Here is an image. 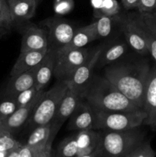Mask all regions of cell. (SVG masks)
Masks as SVG:
<instances>
[{"instance_id":"6da1fadb","label":"cell","mask_w":156,"mask_h":157,"mask_svg":"<svg viewBox=\"0 0 156 157\" xmlns=\"http://www.w3.org/2000/svg\"><path fill=\"white\" fill-rule=\"evenodd\" d=\"M151 67L146 61L107 67L104 77L137 107L144 110L147 83Z\"/></svg>"},{"instance_id":"7a4b0ae2","label":"cell","mask_w":156,"mask_h":157,"mask_svg":"<svg viewBox=\"0 0 156 157\" xmlns=\"http://www.w3.org/2000/svg\"><path fill=\"white\" fill-rule=\"evenodd\" d=\"M83 99L94 110L111 111L143 110L136 107L105 77L93 76L83 93Z\"/></svg>"},{"instance_id":"3957f363","label":"cell","mask_w":156,"mask_h":157,"mask_svg":"<svg viewBox=\"0 0 156 157\" xmlns=\"http://www.w3.org/2000/svg\"><path fill=\"white\" fill-rule=\"evenodd\" d=\"M99 133L96 150L99 157H122L145 139V132L139 127L121 131L99 130Z\"/></svg>"},{"instance_id":"277c9868","label":"cell","mask_w":156,"mask_h":157,"mask_svg":"<svg viewBox=\"0 0 156 157\" xmlns=\"http://www.w3.org/2000/svg\"><path fill=\"white\" fill-rule=\"evenodd\" d=\"M95 121L93 129L96 130H131L143 124L146 114L144 110L136 111H111L94 110Z\"/></svg>"},{"instance_id":"5b68a950","label":"cell","mask_w":156,"mask_h":157,"mask_svg":"<svg viewBox=\"0 0 156 157\" xmlns=\"http://www.w3.org/2000/svg\"><path fill=\"white\" fill-rule=\"evenodd\" d=\"M67 90L68 86L66 81H58L51 88L44 91L27 122L28 125L33 130L38 126L51 122Z\"/></svg>"},{"instance_id":"8992f818","label":"cell","mask_w":156,"mask_h":157,"mask_svg":"<svg viewBox=\"0 0 156 157\" xmlns=\"http://www.w3.org/2000/svg\"><path fill=\"white\" fill-rule=\"evenodd\" d=\"M41 23L47 28V51L54 53L70 42L76 30L64 18H50Z\"/></svg>"},{"instance_id":"52a82bcc","label":"cell","mask_w":156,"mask_h":157,"mask_svg":"<svg viewBox=\"0 0 156 157\" xmlns=\"http://www.w3.org/2000/svg\"><path fill=\"white\" fill-rule=\"evenodd\" d=\"M90 52L88 49L83 48L56 55L54 70V78L59 81H68L75 71L87 61Z\"/></svg>"},{"instance_id":"ba28073f","label":"cell","mask_w":156,"mask_h":157,"mask_svg":"<svg viewBox=\"0 0 156 157\" xmlns=\"http://www.w3.org/2000/svg\"><path fill=\"white\" fill-rule=\"evenodd\" d=\"M103 47H98L90 52L87 61L83 63L72 75L70 79L66 81L68 88L83 95L84 90L93 76V70L99 61Z\"/></svg>"},{"instance_id":"9c48e42d","label":"cell","mask_w":156,"mask_h":157,"mask_svg":"<svg viewBox=\"0 0 156 157\" xmlns=\"http://www.w3.org/2000/svg\"><path fill=\"white\" fill-rule=\"evenodd\" d=\"M82 100V94L68 88L63 99L61 100V104L55 113L53 120L50 122L51 127H50V136L49 144H52L54 138L59 131L61 127H62L64 123L67 119H69L76 106Z\"/></svg>"},{"instance_id":"30bf717a","label":"cell","mask_w":156,"mask_h":157,"mask_svg":"<svg viewBox=\"0 0 156 157\" xmlns=\"http://www.w3.org/2000/svg\"><path fill=\"white\" fill-rule=\"evenodd\" d=\"M121 20V29L123 32L127 44L135 52L140 55L149 54L142 29L135 18L133 13L124 16Z\"/></svg>"},{"instance_id":"8fae6325","label":"cell","mask_w":156,"mask_h":157,"mask_svg":"<svg viewBox=\"0 0 156 157\" xmlns=\"http://www.w3.org/2000/svg\"><path fill=\"white\" fill-rule=\"evenodd\" d=\"M95 121L94 110L84 99L78 104L69 117L68 130H85L93 129Z\"/></svg>"},{"instance_id":"7c38bea8","label":"cell","mask_w":156,"mask_h":157,"mask_svg":"<svg viewBox=\"0 0 156 157\" xmlns=\"http://www.w3.org/2000/svg\"><path fill=\"white\" fill-rule=\"evenodd\" d=\"M144 111L146 118L143 124L156 130V65L150 71L145 91Z\"/></svg>"},{"instance_id":"4fadbf2b","label":"cell","mask_w":156,"mask_h":157,"mask_svg":"<svg viewBox=\"0 0 156 157\" xmlns=\"http://www.w3.org/2000/svg\"><path fill=\"white\" fill-rule=\"evenodd\" d=\"M47 50V31L37 26H30L22 35L20 52Z\"/></svg>"},{"instance_id":"5bb4252c","label":"cell","mask_w":156,"mask_h":157,"mask_svg":"<svg viewBox=\"0 0 156 157\" xmlns=\"http://www.w3.org/2000/svg\"><path fill=\"white\" fill-rule=\"evenodd\" d=\"M44 92V90H43L32 103L24 107H18L12 115L2 121L6 131L13 134L14 132L21 128L24 124H27L37 103L41 99Z\"/></svg>"},{"instance_id":"9a60e30c","label":"cell","mask_w":156,"mask_h":157,"mask_svg":"<svg viewBox=\"0 0 156 157\" xmlns=\"http://www.w3.org/2000/svg\"><path fill=\"white\" fill-rule=\"evenodd\" d=\"M56 53L47 51L41 62L34 67L35 80V87L38 90H44V87L50 82L54 76Z\"/></svg>"},{"instance_id":"2e32d148","label":"cell","mask_w":156,"mask_h":157,"mask_svg":"<svg viewBox=\"0 0 156 157\" xmlns=\"http://www.w3.org/2000/svg\"><path fill=\"white\" fill-rule=\"evenodd\" d=\"M96 39L97 38L95 35L93 24L90 23L87 25L76 29L70 42L66 44L64 48L60 49L56 53V55H61L72 50L83 48L87 44Z\"/></svg>"},{"instance_id":"e0dca14e","label":"cell","mask_w":156,"mask_h":157,"mask_svg":"<svg viewBox=\"0 0 156 157\" xmlns=\"http://www.w3.org/2000/svg\"><path fill=\"white\" fill-rule=\"evenodd\" d=\"M47 52V50L20 52L19 56L11 70L10 76L19 75L36 67L44 58Z\"/></svg>"},{"instance_id":"ac0fdd59","label":"cell","mask_w":156,"mask_h":157,"mask_svg":"<svg viewBox=\"0 0 156 157\" xmlns=\"http://www.w3.org/2000/svg\"><path fill=\"white\" fill-rule=\"evenodd\" d=\"M35 84L34 68L12 76L6 86L7 98H15L18 94L34 87Z\"/></svg>"},{"instance_id":"d6986e66","label":"cell","mask_w":156,"mask_h":157,"mask_svg":"<svg viewBox=\"0 0 156 157\" xmlns=\"http://www.w3.org/2000/svg\"><path fill=\"white\" fill-rule=\"evenodd\" d=\"M38 0H18L8 2L13 21L32 18L36 12Z\"/></svg>"},{"instance_id":"ffe728a7","label":"cell","mask_w":156,"mask_h":157,"mask_svg":"<svg viewBox=\"0 0 156 157\" xmlns=\"http://www.w3.org/2000/svg\"><path fill=\"white\" fill-rule=\"evenodd\" d=\"M50 127L51 123L40 125L33 129L31 134L29 135L25 145L37 151H43L49 144L50 136Z\"/></svg>"},{"instance_id":"44dd1931","label":"cell","mask_w":156,"mask_h":157,"mask_svg":"<svg viewBox=\"0 0 156 157\" xmlns=\"http://www.w3.org/2000/svg\"><path fill=\"white\" fill-rule=\"evenodd\" d=\"M75 136L79 149L77 157L96 150L99 143V131H96L94 129L80 130Z\"/></svg>"},{"instance_id":"7402d4cb","label":"cell","mask_w":156,"mask_h":157,"mask_svg":"<svg viewBox=\"0 0 156 157\" xmlns=\"http://www.w3.org/2000/svg\"><path fill=\"white\" fill-rule=\"evenodd\" d=\"M96 18L103 15L116 16L120 12L117 0H90Z\"/></svg>"},{"instance_id":"603a6c76","label":"cell","mask_w":156,"mask_h":157,"mask_svg":"<svg viewBox=\"0 0 156 157\" xmlns=\"http://www.w3.org/2000/svg\"><path fill=\"white\" fill-rule=\"evenodd\" d=\"M127 45L125 43H117L109 48L105 52L101 54L99 61V65L105 66L114 62L125 53Z\"/></svg>"},{"instance_id":"cb8c5ba5","label":"cell","mask_w":156,"mask_h":157,"mask_svg":"<svg viewBox=\"0 0 156 157\" xmlns=\"http://www.w3.org/2000/svg\"><path fill=\"white\" fill-rule=\"evenodd\" d=\"M117 15L116 16L103 15V16L97 18L96 21L93 22L95 35H96L97 39L101 38H106L110 35L112 31V28H113V20L117 18Z\"/></svg>"},{"instance_id":"d4e9b609","label":"cell","mask_w":156,"mask_h":157,"mask_svg":"<svg viewBox=\"0 0 156 157\" xmlns=\"http://www.w3.org/2000/svg\"><path fill=\"white\" fill-rule=\"evenodd\" d=\"M58 152L61 157H77L79 149L76 136L73 135L64 139L59 144Z\"/></svg>"},{"instance_id":"484cf974","label":"cell","mask_w":156,"mask_h":157,"mask_svg":"<svg viewBox=\"0 0 156 157\" xmlns=\"http://www.w3.org/2000/svg\"><path fill=\"white\" fill-rule=\"evenodd\" d=\"M156 152L153 150L150 140H144L128 153L122 157H155Z\"/></svg>"},{"instance_id":"4316f807","label":"cell","mask_w":156,"mask_h":157,"mask_svg":"<svg viewBox=\"0 0 156 157\" xmlns=\"http://www.w3.org/2000/svg\"><path fill=\"white\" fill-rule=\"evenodd\" d=\"M133 15H134L135 18L136 19L137 22L140 25L141 29H142L144 38H145V41H146L147 46H148V53H149V55L152 57L154 61L156 62V37L141 22L140 20L138 18L136 13H133Z\"/></svg>"},{"instance_id":"83f0119b","label":"cell","mask_w":156,"mask_h":157,"mask_svg":"<svg viewBox=\"0 0 156 157\" xmlns=\"http://www.w3.org/2000/svg\"><path fill=\"white\" fill-rule=\"evenodd\" d=\"M43 90H38L35 87V86H34V87H31V88L28 89V90H24V91L18 94L14 98L16 101L18 107H24V106L32 103Z\"/></svg>"},{"instance_id":"f1b7e54d","label":"cell","mask_w":156,"mask_h":157,"mask_svg":"<svg viewBox=\"0 0 156 157\" xmlns=\"http://www.w3.org/2000/svg\"><path fill=\"white\" fill-rule=\"evenodd\" d=\"M22 144L15 139L9 132H4L0 135V152L9 153L15 149L18 148Z\"/></svg>"},{"instance_id":"f546056e","label":"cell","mask_w":156,"mask_h":157,"mask_svg":"<svg viewBox=\"0 0 156 157\" xmlns=\"http://www.w3.org/2000/svg\"><path fill=\"white\" fill-rule=\"evenodd\" d=\"M18 108V105L15 98H7V99L0 103V120H6Z\"/></svg>"},{"instance_id":"4dcf8cb0","label":"cell","mask_w":156,"mask_h":157,"mask_svg":"<svg viewBox=\"0 0 156 157\" xmlns=\"http://www.w3.org/2000/svg\"><path fill=\"white\" fill-rule=\"evenodd\" d=\"M73 0H54V11L58 15H64L70 13L73 9Z\"/></svg>"},{"instance_id":"1f68e13d","label":"cell","mask_w":156,"mask_h":157,"mask_svg":"<svg viewBox=\"0 0 156 157\" xmlns=\"http://www.w3.org/2000/svg\"><path fill=\"white\" fill-rule=\"evenodd\" d=\"M141 22L156 37V13H136Z\"/></svg>"},{"instance_id":"d6a6232c","label":"cell","mask_w":156,"mask_h":157,"mask_svg":"<svg viewBox=\"0 0 156 157\" xmlns=\"http://www.w3.org/2000/svg\"><path fill=\"white\" fill-rule=\"evenodd\" d=\"M0 19L10 27L14 22L11 15L9 3L6 0H0Z\"/></svg>"},{"instance_id":"836d02e7","label":"cell","mask_w":156,"mask_h":157,"mask_svg":"<svg viewBox=\"0 0 156 157\" xmlns=\"http://www.w3.org/2000/svg\"><path fill=\"white\" fill-rule=\"evenodd\" d=\"M137 10L140 13H154L156 12V0H139Z\"/></svg>"},{"instance_id":"e575fe53","label":"cell","mask_w":156,"mask_h":157,"mask_svg":"<svg viewBox=\"0 0 156 157\" xmlns=\"http://www.w3.org/2000/svg\"><path fill=\"white\" fill-rule=\"evenodd\" d=\"M43 151H37L24 144L19 147V157H38Z\"/></svg>"},{"instance_id":"d590c367","label":"cell","mask_w":156,"mask_h":157,"mask_svg":"<svg viewBox=\"0 0 156 157\" xmlns=\"http://www.w3.org/2000/svg\"><path fill=\"white\" fill-rule=\"evenodd\" d=\"M121 2L124 9L127 10L137 9L139 4V0H121Z\"/></svg>"},{"instance_id":"8d00e7d4","label":"cell","mask_w":156,"mask_h":157,"mask_svg":"<svg viewBox=\"0 0 156 157\" xmlns=\"http://www.w3.org/2000/svg\"><path fill=\"white\" fill-rule=\"evenodd\" d=\"M19 147L9 152L6 157H19Z\"/></svg>"},{"instance_id":"74e56055","label":"cell","mask_w":156,"mask_h":157,"mask_svg":"<svg viewBox=\"0 0 156 157\" xmlns=\"http://www.w3.org/2000/svg\"><path fill=\"white\" fill-rule=\"evenodd\" d=\"M78 157H99V156L98 155L96 150H94V151H93L92 153H87V154H85V155H82V156H78Z\"/></svg>"},{"instance_id":"f35d334b","label":"cell","mask_w":156,"mask_h":157,"mask_svg":"<svg viewBox=\"0 0 156 157\" xmlns=\"http://www.w3.org/2000/svg\"><path fill=\"white\" fill-rule=\"evenodd\" d=\"M9 28H10V26H9L6 22H4L2 20L0 19V31L7 30Z\"/></svg>"},{"instance_id":"ab89813d","label":"cell","mask_w":156,"mask_h":157,"mask_svg":"<svg viewBox=\"0 0 156 157\" xmlns=\"http://www.w3.org/2000/svg\"><path fill=\"white\" fill-rule=\"evenodd\" d=\"M4 132H6V128H5V126H4V124H3V121L0 120V135H1L2 133H4Z\"/></svg>"},{"instance_id":"60d3db41","label":"cell","mask_w":156,"mask_h":157,"mask_svg":"<svg viewBox=\"0 0 156 157\" xmlns=\"http://www.w3.org/2000/svg\"><path fill=\"white\" fill-rule=\"evenodd\" d=\"M8 153H5V152H0V157H6Z\"/></svg>"},{"instance_id":"b9f144b4","label":"cell","mask_w":156,"mask_h":157,"mask_svg":"<svg viewBox=\"0 0 156 157\" xmlns=\"http://www.w3.org/2000/svg\"><path fill=\"white\" fill-rule=\"evenodd\" d=\"M49 157H61V156H60L58 154V155H52L51 153H50V156H49Z\"/></svg>"},{"instance_id":"7bdbcfd3","label":"cell","mask_w":156,"mask_h":157,"mask_svg":"<svg viewBox=\"0 0 156 157\" xmlns=\"http://www.w3.org/2000/svg\"><path fill=\"white\" fill-rule=\"evenodd\" d=\"M7 2H13V1H18V0H6Z\"/></svg>"},{"instance_id":"ee69618b","label":"cell","mask_w":156,"mask_h":157,"mask_svg":"<svg viewBox=\"0 0 156 157\" xmlns=\"http://www.w3.org/2000/svg\"><path fill=\"white\" fill-rule=\"evenodd\" d=\"M38 1H40V0H38Z\"/></svg>"},{"instance_id":"f6af8a7d","label":"cell","mask_w":156,"mask_h":157,"mask_svg":"<svg viewBox=\"0 0 156 157\" xmlns=\"http://www.w3.org/2000/svg\"><path fill=\"white\" fill-rule=\"evenodd\" d=\"M155 13H156V12H155Z\"/></svg>"}]
</instances>
